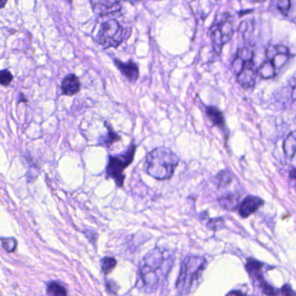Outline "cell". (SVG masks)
Wrapping results in <instances>:
<instances>
[{
  "label": "cell",
  "instance_id": "obj_1",
  "mask_svg": "<svg viewBox=\"0 0 296 296\" xmlns=\"http://www.w3.org/2000/svg\"><path fill=\"white\" fill-rule=\"evenodd\" d=\"M174 263V254L169 250L155 248L139 264V278L146 292H155L164 283Z\"/></svg>",
  "mask_w": 296,
  "mask_h": 296
},
{
  "label": "cell",
  "instance_id": "obj_2",
  "mask_svg": "<svg viewBox=\"0 0 296 296\" xmlns=\"http://www.w3.org/2000/svg\"><path fill=\"white\" fill-rule=\"evenodd\" d=\"M179 164V157L169 148H154L146 156L147 173L157 180H167L171 177Z\"/></svg>",
  "mask_w": 296,
  "mask_h": 296
},
{
  "label": "cell",
  "instance_id": "obj_3",
  "mask_svg": "<svg viewBox=\"0 0 296 296\" xmlns=\"http://www.w3.org/2000/svg\"><path fill=\"white\" fill-rule=\"evenodd\" d=\"M206 267L207 260L203 256L190 255L185 258L181 264V270L175 284L178 294L182 296L191 294L198 284Z\"/></svg>",
  "mask_w": 296,
  "mask_h": 296
},
{
  "label": "cell",
  "instance_id": "obj_4",
  "mask_svg": "<svg viewBox=\"0 0 296 296\" xmlns=\"http://www.w3.org/2000/svg\"><path fill=\"white\" fill-rule=\"evenodd\" d=\"M129 37L126 29L117 20H109L102 23L97 36L98 43L105 49L119 46Z\"/></svg>",
  "mask_w": 296,
  "mask_h": 296
},
{
  "label": "cell",
  "instance_id": "obj_5",
  "mask_svg": "<svg viewBox=\"0 0 296 296\" xmlns=\"http://www.w3.org/2000/svg\"><path fill=\"white\" fill-rule=\"evenodd\" d=\"M234 34V23L229 13L217 16L211 27V40L214 49L217 52L222 51V47L229 43Z\"/></svg>",
  "mask_w": 296,
  "mask_h": 296
},
{
  "label": "cell",
  "instance_id": "obj_6",
  "mask_svg": "<svg viewBox=\"0 0 296 296\" xmlns=\"http://www.w3.org/2000/svg\"><path fill=\"white\" fill-rule=\"evenodd\" d=\"M137 145H131L126 151L117 156H109V163L106 169V174L108 178H112L118 187H123L125 183V169L131 164L136 153Z\"/></svg>",
  "mask_w": 296,
  "mask_h": 296
},
{
  "label": "cell",
  "instance_id": "obj_7",
  "mask_svg": "<svg viewBox=\"0 0 296 296\" xmlns=\"http://www.w3.org/2000/svg\"><path fill=\"white\" fill-rule=\"evenodd\" d=\"M266 60L269 61L279 73L292 58L290 50L282 44H271L265 51Z\"/></svg>",
  "mask_w": 296,
  "mask_h": 296
},
{
  "label": "cell",
  "instance_id": "obj_8",
  "mask_svg": "<svg viewBox=\"0 0 296 296\" xmlns=\"http://www.w3.org/2000/svg\"><path fill=\"white\" fill-rule=\"evenodd\" d=\"M263 263H261L257 260H254L253 258H249L246 262V270L247 272L250 274V276L254 279V281L257 283L258 286L261 288L262 293L267 296H275L278 295L279 292L277 291L276 289L273 288L272 286L268 284L266 282L261 270H262Z\"/></svg>",
  "mask_w": 296,
  "mask_h": 296
},
{
  "label": "cell",
  "instance_id": "obj_9",
  "mask_svg": "<svg viewBox=\"0 0 296 296\" xmlns=\"http://www.w3.org/2000/svg\"><path fill=\"white\" fill-rule=\"evenodd\" d=\"M252 47L245 44L236 52L231 64V68L235 76L245 68L254 66V51Z\"/></svg>",
  "mask_w": 296,
  "mask_h": 296
},
{
  "label": "cell",
  "instance_id": "obj_10",
  "mask_svg": "<svg viewBox=\"0 0 296 296\" xmlns=\"http://www.w3.org/2000/svg\"><path fill=\"white\" fill-rule=\"evenodd\" d=\"M264 204V201L254 195H248L243 199L239 206V214L242 218H248Z\"/></svg>",
  "mask_w": 296,
  "mask_h": 296
},
{
  "label": "cell",
  "instance_id": "obj_11",
  "mask_svg": "<svg viewBox=\"0 0 296 296\" xmlns=\"http://www.w3.org/2000/svg\"><path fill=\"white\" fill-rule=\"evenodd\" d=\"M90 4L94 12L101 16L116 13L121 10L118 0H90Z\"/></svg>",
  "mask_w": 296,
  "mask_h": 296
},
{
  "label": "cell",
  "instance_id": "obj_12",
  "mask_svg": "<svg viewBox=\"0 0 296 296\" xmlns=\"http://www.w3.org/2000/svg\"><path fill=\"white\" fill-rule=\"evenodd\" d=\"M115 65L121 71L122 74L129 80V82L135 83L139 77V69L136 63L129 60L128 62L124 63L119 59H115Z\"/></svg>",
  "mask_w": 296,
  "mask_h": 296
},
{
  "label": "cell",
  "instance_id": "obj_13",
  "mask_svg": "<svg viewBox=\"0 0 296 296\" xmlns=\"http://www.w3.org/2000/svg\"><path fill=\"white\" fill-rule=\"evenodd\" d=\"M256 70H254V67H249L242 70L239 74L236 75V79L240 85L243 89L249 90L252 89L255 85L256 80Z\"/></svg>",
  "mask_w": 296,
  "mask_h": 296
},
{
  "label": "cell",
  "instance_id": "obj_14",
  "mask_svg": "<svg viewBox=\"0 0 296 296\" xmlns=\"http://www.w3.org/2000/svg\"><path fill=\"white\" fill-rule=\"evenodd\" d=\"M80 88H81V83L79 78L75 74L67 75L63 80L62 85H61L63 95L74 96L79 92Z\"/></svg>",
  "mask_w": 296,
  "mask_h": 296
},
{
  "label": "cell",
  "instance_id": "obj_15",
  "mask_svg": "<svg viewBox=\"0 0 296 296\" xmlns=\"http://www.w3.org/2000/svg\"><path fill=\"white\" fill-rule=\"evenodd\" d=\"M205 113L207 117L210 119V121L216 127H218L221 129H225V119L224 116L220 109H217L214 106H207L205 108Z\"/></svg>",
  "mask_w": 296,
  "mask_h": 296
},
{
  "label": "cell",
  "instance_id": "obj_16",
  "mask_svg": "<svg viewBox=\"0 0 296 296\" xmlns=\"http://www.w3.org/2000/svg\"><path fill=\"white\" fill-rule=\"evenodd\" d=\"M239 199H240L239 195L228 194L218 199L219 205L227 211H234L235 209H237L239 205Z\"/></svg>",
  "mask_w": 296,
  "mask_h": 296
},
{
  "label": "cell",
  "instance_id": "obj_17",
  "mask_svg": "<svg viewBox=\"0 0 296 296\" xmlns=\"http://www.w3.org/2000/svg\"><path fill=\"white\" fill-rule=\"evenodd\" d=\"M277 74H278V72H277L276 70L267 60L262 63L256 70V75L262 79H266V80L275 78Z\"/></svg>",
  "mask_w": 296,
  "mask_h": 296
},
{
  "label": "cell",
  "instance_id": "obj_18",
  "mask_svg": "<svg viewBox=\"0 0 296 296\" xmlns=\"http://www.w3.org/2000/svg\"><path fill=\"white\" fill-rule=\"evenodd\" d=\"M239 31H242V38L244 39L246 43H248L247 45L254 46L253 35L254 31V26L253 22L244 21L240 25Z\"/></svg>",
  "mask_w": 296,
  "mask_h": 296
},
{
  "label": "cell",
  "instance_id": "obj_19",
  "mask_svg": "<svg viewBox=\"0 0 296 296\" xmlns=\"http://www.w3.org/2000/svg\"><path fill=\"white\" fill-rule=\"evenodd\" d=\"M296 133L293 131L291 134H289V137L286 138L283 144V150L286 154V156H289L290 158H293L296 155Z\"/></svg>",
  "mask_w": 296,
  "mask_h": 296
},
{
  "label": "cell",
  "instance_id": "obj_20",
  "mask_svg": "<svg viewBox=\"0 0 296 296\" xmlns=\"http://www.w3.org/2000/svg\"><path fill=\"white\" fill-rule=\"evenodd\" d=\"M47 295L53 296H66L67 291L65 288L57 281H51L47 286Z\"/></svg>",
  "mask_w": 296,
  "mask_h": 296
},
{
  "label": "cell",
  "instance_id": "obj_21",
  "mask_svg": "<svg viewBox=\"0 0 296 296\" xmlns=\"http://www.w3.org/2000/svg\"><path fill=\"white\" fill-rule=\"evenodd\" d=\"M233 181V175L229 170H222L215 177L216 185L218 188L227 187Z\"/></svg>",
  "mask_w": 296,
  "mask_h": 296
},
{
  "label": "cell",
  "instance_id": "obj_22",
  "mask_svg": "<svg viewBox=\"0 0 296 296\" xmlns=\"http://www.w3.org/2000/svg\"><path fill=\"white\" fill-rule=\"evenodd\" d=\"M116 266H117V261L115 258L106 256L101 260L102 270L106 275L110 273L115 269Z\"/></svg>",
  "mask_w": 296,
  "mask_h": 296
},
{
  "label": "cell",
  "instance_id": "obj_23",
  "mask_svg": "<svg viewBox=\"0 0 296 296\" xmlns=\"http://www.w3.org/2000/svg\"><path fill=\"white\" fill-rule=\"evenodd\" d=\"M291 5V0H276L277 9L283 16L289 15Z\"/></svg>",
  "mask_w": 296,
  "mask_h": 296
},
{
  "label": "cell",
  "instance_id": "obj_24",
  "mask_svg": "<svg viewBox=\"0 0 296 296\" xmlns=\"http://www.w3.org/2000/svg\"><path fill=\"white\" fill-rule=\"evenodd\" d=\"M1 243L4 250L9 253L14 252L17 248V241L14 238H1Z\"/></svg>",
  "mask_w": 296,
  "mask_h": 296
},
{
  "label": "cell",
  "instance_id": "obj_25",
  "mask_svg": "<svg viewBox=\"0 0 296 296\" xmlns=\"http://www.w3.org/2000/svg\"><path fill=\"white\" fill-rule=\"evenodd\" d=\"M13 80V75L9 70H0V85L9 86Z\"/></svg>",
  "mask_w": 296,
  "mask_h": 296
},
{
  "label": "cell",
  "instance_id": "obj_26",
  "mask_svg": "<svg viewBox=\"0 0 296 296\" xmlns=\"http://www.w3.org/2000/svg\"><path fill=\"white\" fill-rule=\"evenodd\" d=\"M207 226L211 230H219L224 227V221L222 218L210 219V221L207 223Z\"/></svg>",
  "mask_w": 296,
  "mask_h": 296
},
{
  "label": "cell",
  "instance_id": "obj_27",
  "mask_svg": "<svg viewBox=\"0 0 296 296\" xmlns=\"http://www.w3.org/2000/svg\"><path fill=\"white\" fill-rule=\"evenodd\" d=\"M118 140H120V137L117 135V133L114 132L113 130L109 129L108 135L105 137L104 144L106 145H112L114 142H117Z\"/></svg>",
  "mask_w": 296,
  "mask_h": 296
},
{
  "label": "cell",
  "instance_id": "obj_28",
  "mask_svg": "<svg viewBox=\"0 0 296 296\" xmlns=\"http://www.w3.org/2000/svg\"><path fill=\"white\" fill-rule=\"evenodd\" d=\"M279 294H281V295H282V296H296V293L293 291L291 286L289 284L284 285V286L281 288Z\"/></svg>",
  "mask_w": 296,
  "mask_h": 296
},
{
  "label": "cell",
  "instance_id": "obj_29",
  "mask_svg": "<svg viewBox=\"0 0 296 296\" xmlns=\"http://www.w3.org/2000/svg\"><path fill=\"white\" fill-rule=\"evenodd\" d=\"M106 289L107 291L109 294H117V291L118 290L116 282L113 281H107L106 282Z\"/></svg>",
  "mask_w": 296,
  "mask_h": 296
},
{
  "label": "cell",
  "instance_id": "obj_30",
  "mask_svg": "<svg viewBox=\"0 0 296 296\" xmlns=\"http://www.w3.org/2000/svg\"><path fill=\"white\" fill-rule=\"evenodd\" d=\"M290 179L295 180L296 179V169L293 168L292 170L290 171Z\"/></svg>",
  "mask_w": 296,
  "mask_h": 296
},
{
  "label": "cell",
  "instance_id": "obj_31",
  "mask_svg": "<svg viewBox=\"0 0 296 296\" xmlns=\"http://www.w3.org/2000/svg\"><path fill=\"white\" fill-rule=\"evenodd\" d=\"M8 0H0V8H4Z\"/></svg>",
  "mask_w": 296,
  "mask_h": 296
},
{
  "label": "cell",
  "instance_id": "obj_32",
  "mask_svg": "<svg viewBox=\"0 0 296 296\" xmlns=\"http://www.w3.org/2000/svg\"><path fill=\"white\" fill-rule=\"evenodd\" d=\"M250 1L254 3H262V2H265L266 0H250Z\"/></svg>",
  "mask_w": 296,
  "mask_h": 296
},
{
  "label": "cell",
  "instance_id": "obj_33",
  "mask_svg": "<svg viewBox=\"0 0 296 296\" xmlns=\"http://www.w3.org/2000/svg\"><path fill=\"white\" fill-rule=\"evenodd\" d=\"M236 294H238V295H243V293L241 292V291H239V292H234L233 291V292L229 293V295H236Z\"/></svg>",
  "mask_w": 296,
  "mask_h": 296
}]
</instances>
